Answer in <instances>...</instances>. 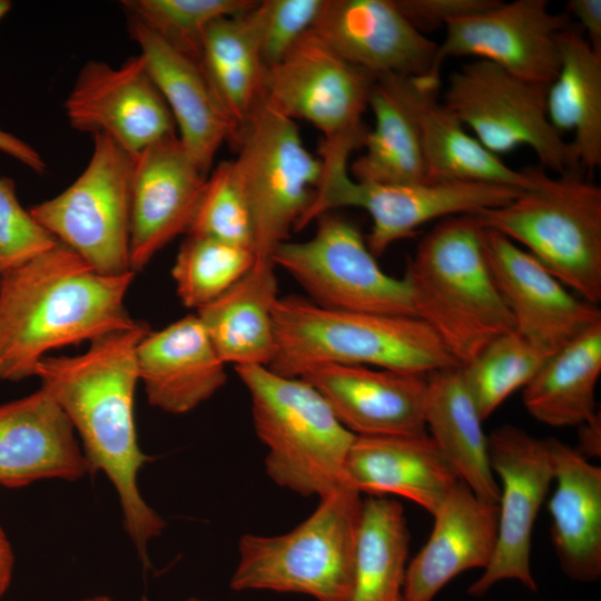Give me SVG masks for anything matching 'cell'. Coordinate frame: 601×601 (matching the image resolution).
<instances>
[{
    "instance_id": "cell-1",
    "label": "cell",
    "mask_w": 601,
    "mask_h": 601,
    "mask_svg": "<svg viewBox=\"0 0 601 601\" xmlns=\"http://www.w3.org/2000/svg\"><path fill=\"white\" fill-rule=\"evenodd\" d=\"M150 332L144 322L90 342L77 356H45L36 376L79 434L90 472L101 471L112 483L124 526L146 559L151 539L165 521L144 500L137 479L149 457L140 450L134 416L139 381L136 351Z\"/></svg>"
},
{
    "instance_id": "cell-2",
    "label": "cell",
    "mask_w": 601,
    "mask_h": 601,
    "mask_svg": "<svg viewBox=\"0 0 601 601\" xmlns=\"http://www.w3.org/2000/svg\"><path fill=\"white\" fill-rule=\"evenodd\" d=\"M97 273L67 246L0 275V382L36 376L51 349L134 326L125 297L135 277Z\"/></svg>"
},
{
    "instance_id": "cell-3",
    "label": "cell",
    "mask_w": 601,
    "mask_h": 601,
    "mask_svg": "<svg viewBox=\"0 0 601 601\" xmlns=\"http://www.w3.org/2000/svg\"><path fill=\"white\" fill-rule=\"evenodd\" d=\"M476 215L441 219L417 244L404 275L416 316L462 366L514 331L485 256Z\"/></svg>"
},
{
    "instance_id": "cell-4",
    "label": "cell",
    "mask_w": 601,
    "mask_h": 601,
    "mask_svg": "<svg viewBox=\"0 0 601 601\" xmlns=\"http://www.w3.org/2000/svg\"><path fill=\"white\" fill-rule=\"evenodd\" d=\"M275 355L267 366L287 377L327 364L407 373L461 366L418 317L333 311L299 296L274 307Z\"/></svg>"
},
{
    "instance_id": "cell-5",
    "label": "cell",
    "mask_w": 601,
    "mask_h": 601,
    "mask_svg": "<svg viewBox=\"0 0 601 601\" xmlns=\"http://www.w3.org/2000/svg\"><path fill=\"white\" fill-rule=\"evenodd\" d=\"M250 396L255 433L266 447V475L279 487L318 499L348 487L344 476L355 439L308 382L267 366L234 367Z\"/></svg>"
},
{
    "instance_id": "cell-6",
    "label": "cell",
    "mask_w": 601,
    "mask_h": 601,
    "mask_svg": "<svg viewBox=\"0 0 601 601\" xmlns=\"http://www.w3.org/2000/svg\"><path fill=\"white\" fill-rule=\"evenodd\" d=\"M363 499L343 487L318 499L313 513L288 532L243 534L230 589L348 601Z\"/></svg>"
},
{
    "instance_id": "cell-7",
    "label": "cell",
    "mask_w": 601,
    "mask_h": 601,
    "mask_svg": "<svg viewBox=\"0 0 601 601\" xmlns=\"http://www.w3.org/2000/svg\"><path fill=\"white\" fill-rule=\"evenodd\" d=\"M535 186L477 214L481 224L526 246L559 282L585 302L601 300V188L580 171L550 177L533 167Z\"/></svg>"
},
{
    "instance_id": "cell-8",
    "label": "cell",
    "mask_w": 601,
    "mask_h": 601,
    "mask_svg": "<svg viewBox=\"0 0 601 601\" xmlns=\"http://www.w3.org/2000/svg\"><path fill=\"white\" fill-rule=\"evenodd\" d=\"M352 152L351 148L342 145L319 148L322 178L295 230L303 229L312 220L335 209L362 208L372 219L371 231L365 239L375 257L383 255L395 242L411 237L427 221L477 215L504 206L524 191L480 181L359 183L348 171Z\"/></svg>"
},
{
    "instance_id": "cell-9",
    "label": "cell",
    "mask_w": 601,
    "mask_h": 601,
    "mask_svg": "<svg viewBox=\"0 0 601 601\" xmlns=\"http://www.w3.org/2000/svg\"><path fill=\"white\" fill-rule=\"evenodd\" d=\"M233 160L246 195L254 228L255 260L272 262L309 207L323 174L296 122L259 99L233 139Z\"/></svg>"
},
{
    "instance_id": "cell-10",
    "label": "cell",
    "mask_w": 601,
    "mask_h": 601,
    "mask_svg": "<svg viewBox=\"0 0 601 601\" xmlns=\"http://www.w3.org/2000/svg\"><path fill=\"white\" fill-rule=\"evenodd\" d=\"M90 159L78 178L33 206V218L97 273H131L130 215L134 155L110 137L93 135Z\"/></svg>"
},
{
    "instance_id": "cell-11",
    "label": "cell",
    "mask_w": 601,
    "mask_h": 601,
    "mask_svg": "<svg viewBox=\"0 0 601 601\" xmlns=\"http://www.w3.org/2000/svg\"><path fill=\"white\" fill-rule=\"evenodd\" d=\"M304 242H284L272 256L315 305L342 312L417 317L406 280L386 274L365 237L346 218L326 213Z\"/></svg>"
},
{
    "instance_id": "cell-12",
    "label": "cell",
    "mask_w": 601,
    "mask_h": 601,
    "mask_svg": "<svg viewBox=\"0 0 601 601\" xmlns=\"http://www.w3.org/2000/svg\"><path fill=\"white\" fill-rule=\"evenodd\" d=\"M548 87L473 59L450 75L442 102L494 155L526 146L543 169L580 171L569 142L549 121Z\"/></svg>"
},
{
    "instance_id": "cell-13",
    "label": "cell",
    "mask_w": 601,
    "mask_h": 601,
    "mask_svg": "<svg viewBox=\"0 0 601 601\" xmlns=\"http://www.w3.org/2000/svg\"><path fill=\"white\" fill-rule=\"evenodd\" d=\"M376 77L329 50L309 31L265 69L262 98L295 121L311 122L325 141L363 138L362 117Z\"/></svg>"
},
{
    "instance_id": "cell-14",
    "label": "cell",
    "mask_w": 601,
    "mask_h": 601,
    "mask_svg": "<svg viewBox=\"0 0 601 601\" xmlns=\"http://www.w3.org/2000/svg\"><path fill=\"white\" fill-rule=\"evenodd\" d=\"M487 444L493 473L501 482L497 540L491 562L467 592L481 598L503 580L536 591L530 553L535 519L554 476L548 440L506 424L487 436Z\"/></svg>"
},
{
    "instance_id": "cell-15",
    "label": "cell",
    "mask_w": 601,
    "mask_h": 601,
    "mask_svg": "<svg viewBox=\"0 0 601 601\" xmlns=\"http://www.w3.org/2000/svg\"><path fill=\"white\" fill-rule=\"evenodd\" d=\"M569 26V16L552 12L546 0L500 1L446 24L427 77L441 80V67L450 57H473L550 86L561 63L556 38Z\"/></svg>"
},
{
    "instance_id": "cell-16",
    "label": "cell",
    "mask_w": 601,
    "mask_h": 601,
    "mask_svg": "<svg viewBox=\"0 0 601 601\" xmlns=\"http://www.w3.org/2000/svg\"><path fill=\"white\" fill-rule=\"evenodd\" d=\"M63 109L75 130L106 135L134 156L177 135L174 117L140 53L118 67L87 61Z\"/></svg>"
},
{
    "instance_id": "cell-17",
    "label": "cell",
    "mask_w": 601,
    "mask_h": 601,
    "mask_svg": "<svg viewBox=\"0 0 601 601\" xmlns=\"http://www.w3.org/2000/svg\"><path fill=\"white\" fill-rule=\"evenodd\" d=\"M484 249L514 331L545 355L601 322L595 305L574 297L532 254L506 236L485 228Z\"/></svg>"
},
{
    "instance_id": "cell-18",
    "label": "cell",
    "mask_w": 601,
    "mask_h": 601,
    "mask_svg": "<svg viewBox=\"0 0 601 601\" xmlns=\"http://www.w3.org/2000/svg\"><path fill=\"white\" fill-rule=\"evenodd\" d=\"M208 175L178 136L161 139L134 156L130 215V267L144 269L195 217Z\"/></svg>"
},
{
    "instance_id": "cell-19",
    "label": "cell",
    "mask_w": 601,
    "mask_h": 601,
    "mask_svg": "<svg viewBox=\"0 0 601 601\" xmlns=\"http://www.w3.org/2000/svg\"><path fill=\"white\" fill-rule=\"evenodd\" d=\"M309 32L374 77L427 76L437 48L406 20L394 0H324Z\"/></svg>"
},
{
    "instance_id": "cell-20",
    "label": "cell",
    "mask_w": 601,
    "mask_h": 601,
    "mask_svg": "<svg viewBox=\"0 0 601 601\" xmlns=\"http://www.w3.org/2000/svg\"><path fill=\"white\" fill-rule=\"evenodd\" d=\"M300 378L321 393L356 436L427 433V374L327 364L308 370Z\"/></svg>"
},
{
    "instance_id": "cell-21",
    "label": "cell",
    "mask_w": 601,
    "mask_h": 601,
    "mask_svg": "<svg viewBox=\"0 0 601 601\" xmlns=\"http://www.w3.org/2000/svg\"><path fill=\"white\" fill-rule=\"evenodd\" d=\"M431 535L407 564L402 601H433L456 575L485 569L497 540L499 509L459 481L432 514Z\"/></svg>"
},
{
    "instance_id": "cell-22",
    "label": "cell",
    "mask_w": 601,
    "mask_h": 601,
    "mask_svg": "<svg viewBox=\"0 0 601 601\" xmlns=\"http://www.w3.org/2000/svg\"><path fill=\"white\" fill-rule=\"evenodd\" d=\"M129 33L179 130V140L197 167L209 175L220 146L238 127L228 117L200 65L174 49L138 19L128 16Z\"/></svg>"
},
{
    "instance_id": "cell-23",
    "label": "cell",
    "mask_w": 601,
    "mask_h": 601,
    "mask_svg": "<svg viewBox=\"0 0 601 601\" xmlns=\"http://www.w3.org/2000/svg\"><path fill=\"white\" fill-rule=\"evenodd\" d=\"M90 472L75 430L43 390L0 405V484L75 481Z\"/></svg>"
},
{
    "instance_id": "cell-24",
    "label": "cell",
    "mask_w": 601,
    "mask_h": 601,
    "mask_svg": "<svg viewBox=\"0 0 601 601\" xmlns=\"http://www.w3.org/2000/svg\"><path fill=\"white\" fill-rule=\"evenodd\" d=\"M139 381L148 403L170 414H185L209 400L227 381L197 314L149 332L136 351Z\"/></svg>"
},
{
    "instance_id": "cell-25",
    "label": "cell",
    "mask_w": 601,
    "mask_h": 601,
    "mask_svg": "<svg viewBox=\"0 0 601 601\" xmlns=\"http://www.w3.org/2000/svg\"><path fill=\"white\" fill-rule=\"evenodd\" d=\"M346 485L358 493L394 494L435 512L460 481L431 436H356L344 465Z\"/></svg>"
},
{
    "instance_id": "cell-26",
    "label": "cell",
    "mask_w": 601,
    "mask_h": 601,
    "mask_svg": "<svg viewBox=\"0 0 601 601\" xmlns=\"http://www.w3.org/2000/svg\"><path fill=\"white\" fill-rule=\"evenodd\" d=\"M418 125L430 181H480L528 190L533 168L515 170L487 150L440 100L441 80L397 75Z\"/></svg>"
},
{
    "instance_id": "cell-27",
    "label": "cell",
    "mask_w": 601,
    "mask_h": 601,
    "mask_svg": "<svg viewBox=\"0 0 601 601\" xmlns=\"http://www.w3.org/2000/svg\"><path fill=\"white\" fill-rule=\"evenodd\" d=\"M546 440L556 484L548 504L555 554L570 579L597 581L601 577V467L577 449Z\"/></svg>"
},
{
    "instance_id": "cell-28",
    "label": "cell",
    "mask_w": 601,
    "mask_h": 601,
    "mask_svg": "<svg viewBox=\"0 0 601 601\" xmlns=\"http://www.w3.org/2000/svg\"><path fill=\"white\" fill-rule=\"evenodd\" d=\"M277 299L275 265L255 260L250 270L234 286L197 311L226 365L270 364L276 351L273 314Z\"/></svg>"
},
{
    "instance_id": "cell-29",
    "label": "cell",
    "mask_w": 601,
    "mask_h": 601,
    "mask_svg": "<svg viewBox=\"0 0 601 601\" xmlns=\"http://www.w3.org/2000/svg\"><path fill=\"white\" fill-rule=\"evenodd\" d=\"M482 422L461 366L427 374V434L459 480L482 500L497 504L500 485L490 463Z\"/></svg>"
},
{
    "instance_id": "cell-30",
    "label": "cell",
    "mask_w": 601,
    "mask_h": 601,
    "mask_svg": "<svg viewBox=\"0 0 601 601\" xmlns=\"http://www.w3.org/2000/svg\"><path fill=\"white\" fill-rule=\"evenodd\" d=\"M556 39L561 63L548 87V118L561 135H573L569 145L578 169L593 173L601 167V52L571 26Z\"/></svg>"
},
{
    "instance_id": "cell-31",
    "label": "cell",
    "mask_w": 601,
    "mask_h": 601,
    "mask_svg": "<svg viewBox=\"0 0 601 601\" xmlns=\"http://www.w3.org/2000/svg\"><path fill=\"white\" fill-rule=\"evenodd\" d=\"M601 374V322L551 354L523 387V404L539 422L554 427L580 426L597 412Z\"/></svg>"
},
{
    "instance_id": "cell-32",
    "label": "cell",
    "mask_w": 601,
    "mask_h": 601,
    "mask_svg": "<svg viewBox=\"0 0 601 601\" xmlns=\"http://www.w3.org/2000/svg\"><path fill=\"white\" fill-rule=\"evenodd\" d=\"M368 107L374 128L365 136L363 155L348 166L351 177L365 184L430 181L418 125L397 75L376 77Z\"/></svg>"
},
{
    "instance_id": "cell-33",
    "label": "cell",
    "mask_w": 601,
    "mask_h": 601,
    "mask_svg": "<svg viewBox=\"0 0 601 601\" xmlns=\"http://www.w3.org/2000/svg\"><path fill=\"white\" fill-rule=\"evenodd\" d=\"M408 548L402 505L385 496L363 499L348 601H402Z\"/></svg>"
},
{
    "instance_id": "cell-34",
    "label": "cell",
    "mask_w": 601,
    "mask_h": 601,
    "mask_svg": "<svg viewBox=\"0 0 601 601\" xmlns=\"http://www.w3.org/2000/svg\"><path fill=\"white\" fill-rule=\"evenodd\" d=\"M247 12L210 22L199 61L217 100L238 128L262 98L265 73Z\"/></svg>"
},
{
    "instance_id": "cell-35",
    "label": "cell",
    "mask_w": 601,
    "mask_h": 601,
    "mask_svg": "<svg viewBox=\"0 0 601 601\" xmlns=\"http://www.w3.org/2000/svg\"><path fill=\"white\" fill-rule=\"evenodd\" d=\"M253 249L187 235L171 269L181 304L200 309L217 299L254 266Z\"/></svg>"
},
{
    "instance_id": "cell-36",
    "label": "cell",
    "mask_w": 601,
    "mask_h": 601,
    "mask_svg": "<svg viewBox=\"0 0 601 601\" xmlns=\"http://www.w3.org/2000/svg\"><path fill=\"white\" fill-rule=\"evenodd\" d=\"M548 357L511 331L492 339L462 365L464 382L482 421L512 393L524 387Z\"/></svg>"
},
{
    "instance_id": "cell-37",
    "label": "cell",
    "mask_w": 601,
    "mask_h": 601,
    "mask_svg": "<svg viewBox=\"0 0 601 601\" xmlns=\"http://www.w3.org/2000/svg\"><path fill=\"white\" fill-rule=\"evenodd\" d=\"M252 0H125L121 6L131 16L174 49L200 61L207 27L221 17L250 10Z\"/></svg>"
},
{
    "instance_id": "cell-38",
    "label": "cell",
    "mask_w": 601,
    "mask_h": 601,
    "mask_svg": "<svg viewBox=\"0 0 601 601\" xmlns=\"http://www.w3.org/2000/svg\"><path fill=\"white\" fill-rule=\"evenodd\" d=\"M187 235L208 237L254 252L252 214L233 160L221 161L207 176Z\"/></svg>"
},
{
    "instance_id": "cell-39",
    "label": "cell",
    "mask_w": 601,
    "mask_h": 601,
    "mask_svg": "<svg viewBox=\"0 0 601 601\" xmlns=\"http://www.w3.org/2000/svg\"><path fill=\"white\" fill-rule=\"evenodd\" d=\"M324 0L257 1L247 16L265 69L278 63L312 29Z\"/></svg>"
},
{
    "instance_id": "cell-40",
    "label": "cell",
    "mask_w": 601,
    "mask_h": 601,
    "mask_svg": "<svg viewBox=\"0 0 601 601\" xmlns=\"http://www.w3.org/2000/svg\"><path fill=\"white\" fill-rule=\"evenodd\" d=\"M58 243L20 205L13 179L0 176V275L26 265Z\"/></svg>"
},
{
    "instance_id": "cell-41",
    "label": "cell",
    "mask_w": 601,
    "mask_h": 601,
    "mask_svg": "<svg viewBox=\"0 0 601 601\" xmlns=\"http://www.w3.org/2000/svg\"><path fill=\"white\" fill-rule=\"evenodd\" d=\"M406 20L422 35L456 19L485 11L499 0H394Z\"/></svg>"
},
{
    "instance_id": "cell-42",
    "label": "cell",
    "mask_w": 601,
    "mask_h": 601,
    "mask_svg": "<svg viewBox=\"0 0 601 601\" xmlns=\"http://www.w3.org/2000/svg\"><path fill=\"white\" fill-rule=\"evenodd\" d=\"M565 9L581 24L591 48L601 52V0H569Z\"/></svg>"
},
{
    "instance_id": "cell-43",
    "label": "cell",
    "mask_w": 601,
    "mask_h": 601,
    "mask_svg": "<svg viewBox=\"0 0 601 601\" xmlns=\"http://www.w3.org/2000/svg\"><path fill=\"white\" fill-rule=\"evenodd\" d=\"M0 151L14 158L35 173L42 175L47 164L42 156L29 144L0 129Z\"/></svg>"
},
{
    "instance_id": "cell-44",
    "label": "cell",
    "mask_w": 601,
    "mask_h": 601,
    "mask_svg": "<svg viewBox=\"0 0 601 601\" xmlns=\"http://www.w3.org/2000/svg\"><path fill=\"white\" fill-rule=\"evenodd\" d=\"M14 556L10 542L0 526V598L7 592L13 573Z\"/></svg>"
},
{
    "instance_id": "cell-45",
    "label": "cell",
    "mask_w": 601,
    "mask_h": 601,
    "mask_svg": "<svg viewBox=\"0 0 601 601\" xmlns=\"http://www.w3.org/2000/svg\"><path fill=\"white\" fill-rule=\"evenodd\" d=\"M600 415L589 422L581 424L580 426V442L582 450L589 455L595 456L600 453ZM581 451L580 453L582 454Z\"/></svg>"
},
{
    "instance_id": "cell-46",
    "label": "cell",
    "mask_w": 601,
    "mask_h": 601,
    "mask_svg": "<svg viewBox=\"0 0 601 601\" xmlns=\"http://www.w3.org/2000/svg\"><path fill=\"white\" fill-rule=\"evenodd\" d=\"M11 9V2L9 0H0V20L9 12Z\"/></svg>"
},
{
    "instance_id": "cell-47",
    "label": "cell",
    "mask_w": 601,
    "mask_h": 601,
    "mask_svg": "<svg viewBox=\"0 0 601 601\" xmlns=\"http://www.w3.org/2000/svg\"><path fill=\"white\" fill-rule=\"evenodd\" d=\"M76 601H116V600L107 595H92V597L82 598Z\"/></svg>"
},
{
    "instance_id": "cell-48",
    "label": "cell",
    "mask_w": 601,
    "mask_h": 601,
    "mask_svg": "<svg viewBox=\"0 0 601 601\" xmlns=\"http://www.w3.org/2000/svg\"><path fill=\"white\" fill-rule=\"evenodd\" d=\"M185 601H206V600L193 597V598H189V599H187Z\"/></svg>"
}]
</instances>
